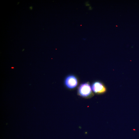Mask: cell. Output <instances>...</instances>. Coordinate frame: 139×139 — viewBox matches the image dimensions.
Instances as JSON below:
<instances>
[{
  "label": "cell",
  "mask_w": 139,
  "mask_h": 139,
  "mask_svg": "<svg viewBox=\"0 0 139 139\" xmlns=\"http://www.w3.org/2000/svg\"><path fill=\"white\" fill-rule=\"evenodd\" d=\"M64 82L66 87L70 89L75 88L77 86L78 83L77 78L73 75L67 76L65 79Z\"/></svg>",
  "instance_id": "obj_2"
},
{
  "label": "cell",
  "mask_w": 139,
  "mask_h": 139,
  "mask_svg": "<svg viewBox=\"0 0 139 139\" xmlns=\"http://www.w3.org/2000/svg\"><path fill=\"white\" fill-rule=\"evenodd\" d=\"M78 93L80 96L83 97H88L92 94L91 88L89 83L81 84L78 89Z\"/></svg>",
  "instance_id": "obj_1"
},
{
  "label": "cell",
  "mask_w": 139,
  "mask_h": 139,
  "mask_svg": "<svg viewBox=\"0 0 139 139\" xmlns=\"http://www.w3.org/2000/svg\"><path fill=\"white\" fill-rule=\"evenodd\" d=\"M91 89L94 92L98 94L104 93L106 90L104 84L101 82L98 81H95L93 83Z\"/></svg>",
  "instance_id": "obj_3"
}]
</instances>
